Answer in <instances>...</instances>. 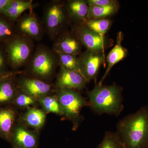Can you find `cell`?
Masks as SVG:
<instances>
[{
    "label": "cell",
    "mask_w": 148,
    "mask_h": 148,
    "mask_svg": "<svg viewBox=\"0 0 148 148\" xmlns=\"http://www.w3.org/2000/svg\"><path fill=\"white\" fill-rule=\"evenodd\" d=\"M116 133L125 148H148V106L120 120Z\"/></svg>",
    "instance_id": "1"
},
{
    "label": "cell",
    "mask_w": 148,
    "mask_h": 148,
    "mask_svg": "<svg viewBox=\"0 0 148 148\" xmlns=\"http://www.w3.org/2000/svg\"><path fill=\"white\" fill-rule=\"evenodd\" d=\"M122 89L116 84L98 85L88 91V106L95 114L118 116L124 109Z\"/></svg>",
    "instance_id": "2"
},
{
    "label": "cell",
    "mask_w": 148,
    "mask_h": 148,
    "mask_svg": "<svg viewBox=\"0 0 148 148\" xmlns=\"http://www.w3.org/2000/svg\"><path fill=\"white\" fill-rule=\"evenodd\" d=\"M27 66L35 78L44 81L53 75L59 66L58 56L53 49L44 45H39Z\"/></svg>",
    "instance_id": "3"
},
{
    "label": "cell",
    "mask_w": 148,
    "mask_h": 148,
    "mask_svg": "<svg viewBox=\"0 0 148 148\" xmlns=\"http://www.w3.org/2000/svg\"><path fill=\"white\" fill-rule=\"evenodd\" d=\"M34 49V40L17 34L5 42V52L8 65L15 69L26 66Z\"/></svg>",
    "instance_id": "4"
},
{
    "label": "cell",
    "mask_w": 148,
    "mask_h": 148,
    "mask_svg": "<svg viewBox=\"0 0 148 148\" xmlns=\"http://www.w3.org/2000/svg\"><path fill=\"white\" fill-rule=\"evenodd\" d=\"M56 95L63 111V116L71 121L75 128L82 119L81 112L88 106L87 100L78 90L70 88H57Z\"/></svg>",
    "instance_id": "5"
},
{
    "label": "cell",
    "mask_w": 148,
    "mask_h": 148,
    "mask_svg": "<svg viewBox=\"0 0 148 148\" xmlns=\"http://www.w3.org/2000/svg\"><path fill=\"white\" fill-rule=\"evenodd\" d=\"M66 19L65 8L59 1H53L45 5L44 10L45 29L52 40L61 34Z\"/></svg>",
    "instance_id": "6"
},
{
    "label": "cell",
    "mask_w": 148,
    "mask_h": 148,
    "mask_svg": "<svg viewBox=\"0 0 148 148\" xmlns=\"http://www.w3.org/2000/svg\"><path fill=\"white\" fill-rule=\"evenodd\" d=\"M17 34L26 36L34 40H40L44 34V29L33 11L21 15L17 20Z\"/></svg>",
    "instance_id": "7"
},
{
    "label": "cell",
    "mask_w": 148,
    "mask_h": 148,
    "mask_svg": "<svg viewBox=\"0 0 148 148\" xmlns=\"http://www.w3.org/2000/svg\"><path fill=\"white\" fill-rule=\"evenodd\" d=\"M104 58L103 53L88 49L78 58L81 73L88 82L96 78Z\"/></svg>",
    "instance_id": "8"
},
{
    "label": "cell",
    "mask_w": 148,
    "mask_h": 148,
    "mask_svg": "<svg viewBox=\"0 0 148 148\" xmlns=\"http://www.w3.org/2000/svg\"><path fill=\"white\" fill-rule=\"evenodd\" d=\"M17 88L37 100L49 95L52 86L49 84L35 78L23 77L18 81Z\"/></svg>",
    "instance_id": "9"
},
{
    "label": "cell",
    "mask_w": 148,
    "mask_h": 148,
    "mask_svg": "<svg viewBox=\"0 0 148 148\" xmlns=\"http://www.w3.org/2000/svg\"><path fill=\"white\" fill-rule=\"evenodd\" d=\"M76 36L82 44L87 48L88 50L98 53H104L107 45V42L104 36L91 31L85 26L78 27Z\"/></svg>",
    "instance_id": "10"
},
{
    "label": "cell",
    "mask_w": 148,
    "mask_h": 148,
    "mask_svg": "<svg viewBox=\"0 0 148 148\" xmlns=\"http://www.w3.org/2000/svg\"><path fill=\"white\" fill-rule=\"evenodd\" d=\"M88 82L80 73L60 67L56 86L57 88H70L78 91L83 89Z\"/></svg>",
    "instance_id": "11"
},
{
    "label": "cell",
    "mask_w": 148,
    "mask_h": 148,
    "mask_svg": "<svg viewBox=\"0 0 148 148\" xmlns=\"http://www.w3.org/2000/svg\"><path fill=\"white\" fill-rule=\"evenodd\" d=\"M10 142L12 147L37 148L38 139L36 135L21 125H15Z\"/></svg>",
    "instance_id": "12"
},
{
    "label": "cell",
    "mask_w": 148,
    "mask_h": 148,
    "mask_svg": "<svg viewBox=\"0 0 148 148\" xmlns=\"http://www.w3.org/2000/svg\"><path fill=\"white\" fill-rule=\"evenodd\" d=\"M82 45L76 36L64 34L58 36L55 39L52 49L56 53L76 56L80 52Z\"/></svg>",
    "instance_id": "13"
},
{
    "label": "cell",
    "mask_w": 148,
    "mask_h": 148,
    "mask_svg": "<svg viewBox=\"0 0 148 148\" xmlns=\"http://www.w3.org/2000/svg\"><path fill=\"white\" fill-rule=\"evenodd\" d=\"M16 114L10 107L0 108V137L10 142L15 126Z\"/></svg>",
    "instance_id": "14"
},
{
    "label": "cell",
    "mask_w": 148,
    "mask_h": 148,
    "mask_svg": "<svg viewBox=\"0 0 148 148\" xmlns=\"http://www.w3.org/2000/svg\"><path fill=\"white\" fill-rule=\"evenodd\" d=\"M33 1L31 0H12L1 12L2 15L12 22L16 21L24 12L32 10Z\"/></svg>",
    "instance_id": "15"
},
{
    "label": "cell",
    "mask_w": 148,
    "mask_h": 148,
    "mask_svg": "<svg viewBox=\"0 0 148 148\" xmlns=\"http://www.w3.org/2000/svg\"><path fill=\"white\" fill-rule=\"evenodd\" d=\"M123 37L122 33L120 32L118 34L117 37L116 44L114 46L113 48L111 50L107 57V62L108 66L106 71L104 75L101 79L98 85H102L104 80L106 79L108 74L113 67L117 63L125 58L126 55V51L124 47H123L121 45Z\"/></svg>",
    "instance_id": "16"
},
{
    "label": "cell",
    "mask_w": 148,
    "mask_h": 148,
    "mask_svg": "<svg viewBox=\"0 0 148 148\" xmlns=\"http://www.w3.org/2000/svg\"><path fill=\"white\" fill-rule=\"evenodd\" d=\"M12 75L10 73L0 83V105L12 103L18 92Z\"/></svg>",
    "instance_id": "17"
},
{
    "label": "cell",
    "mask_w": 148,
    "mask_h": 148,
    "mask_svg": "<svg viewBox=\"0 0 148 148\" xmlns=\"http://www.w3.org/2000/svg\"><path fill=\"white\" fill-rule=\"evenodd\" d=\"M22 121L27 126L38 130L42 127L45 123V112L43 110L37 108H29L24 114Z\"/></svg>",
    "instance_id": "18"
},
{
    "label": "cell",
    "mask_w": 148,
    "mask_h": 148,
    "mask_svg": "<svg viewBox=\"0 0 148 148\" xmlns=\"http://www.w3.org/2000/svg\"><path fill=\"white\" fill-rule=\"evenodd\" d=\"M67 11L71 16L77 20H84L87 18L88 5L86 1L73 0L67 3Z\"/></svg>",
    "instance_id": "19"
},
{
    "label": "cell",
    "mask_w": 148,
    "mask_h": 148,
    "mask_svg": "<svg viewBox=\"0 0 148 148\" xmlns=\"http://www.w3.org/2000/svg\"><path fill=\"white\" fill-rule=\"evenodd\" d=\"M37 101H39L45 112L63 116V111L56 95L49 94L39 98Z\"/></svg>",
    "instance_id": "20"
},
{
    "label": "cell",
    "mask_w": 148,
    "mask_h": 148,
    "mask_svg": "<svg viewBox=\"0 0 148 148\" xmlns=\"http://www.w3.org/2000/svg\"><path fill=\"white\" fill-rule=\"evenodd\" d=\"M117 8L116 4L106 6L88 5L87 18L88 19H101L107 17L113 14Z\"/></svg>",
    "instance_id": "21"
},
{
    "label": "cell",
    "mask_w": 148,
    "mask_h": 148,
    "mask_svg": "<svg viewBox=\"0 0 148 148\" xmlns=\"http://www.w3.org/2000/svg\"><path fill=\"white\" fill-rule=\"evenodd\" d=\"M59 59V66L67 70L80 73L79 60L76 56L64 53H57Z\"/></svg>",
    "instance_id": "22"
},
{
    "label": "cell",
    "mask_w": 148,
    "mask_h": 148,
    "mask_svg": "<svg viewBox=\"0 0 148 148\" xmlns=\"http://www.w3.org/2000/svg\"><path fill=\"white\" fill-rule=\"evenodd\" d=\"M111 22L108 19H88L86 22L85 26L91 31L104 36L110 27Z\"/></svg>",
    "instance_id": "23"
},
{
    "label": "cell",
    "mask_w": 148,
    "mask_h": 148,
    "mask_svg": "<svg viewBox=\"0 0 148 148\" xmlns=\"http://www.w3.org/2000/svg\"><path fill=\"white\" fill-rule=\"evenodd\" d=\"M96 148H125L116 132L107 131Z\"/></svg>",
    "instance_id": "24"
},
{
    "label": "cell",
    "mask_w": 148,
    "mask_h": 148,
    "mask_svg": "<svg viewBox=\"0 0 148 148\" xmlns=\"http://www.w3.org/2000/svg\"><path fill=\"white\" fill-rule=\"evenodd\" d=\"M5 18L0 17V41L6 42L17 34V33L12 24V21Z\"/></svg>",
    "instance_id": "25"
},
{
    "label": "cell",
    "mask_w": 148,
    "mask_h": 148,
    "mask_svg": "<svg viewBox=\"0 0 148 148\" xmlns=\"http://www.w3.org/2000/svg\"><path fill=\"white\" fill-rule=\"evenodd\" d=\"M36 101L35 98L18 89L17 94L12 103L20 108H26L34 105Z\"/></svg>",
    "instance_id": "26"
},
{
    "label": "cell",
    "mask_w": 148,
    "mask_h": 148,
    "mask_svg": "<svg viewBox=\"0 0 148 148\" xmlns=\"http://www.w3.org/2000/svg\"><path fill=\"white\" fill-rule=\"evenodd\" d=\"M86 2L88 5L96 6H106L116 4L115 1L113 0H88Z\"/></svg>",
    "instance_id": "27"
},
{
    "label": "cell",
    "mask_w": 148,
    "mask_h": 148,
    "mask_svg": "<svg viewBox=\"0 0 148 148\" xmlns=\"http://www.w3.org/2000/svg\"><path fill=\"white\" fill-rule=\"evenodd\" d=\"M8 64L5 52L0 49V73H6L7 65Z\"/></svg>",
    "instance_id": "28"
},
{
    "label": "cell",
    "mask_w": 148,
    "mask_h": 148,
    "mask_svg": "<svg viewBox=\"0 0 148 148\" xmlns=\"http://www.w3.org/2000/svg\"><path fill=\"white\" fill-rule=\"evenodd\" d=\"M12 1V0H0V13Z\"/></svg>",
    "instance_id": "29"
},
{
    "label": "cell",
    "mask_w": 148,
    "mask_h": 148,
    "mask_svg": "<svg viewBox=\"0 0 148 148\" xmlns=\"http://www.w3.org/2000/svg\"><path fill=\"white\" fill-rule=\"evenodd\" d=\"M11 73H0V83L5 77L8 76Z\"/></svg>",
    "instance_id": "30"
},
{
    "label": "cell",
    "mask_w": 148,
    "mask_h": 148,
    "mask_svg": "<svg viewBox=\"0 0 148 148\" xmlns=\"http://www.w3.org/2000/svg\"><path fill=\"white\" fill-rule=\"evenodd\" d=\"M12 148H20V147H13Z\"/></svg>",
    "instance_id": "31"
}]
</instances>
